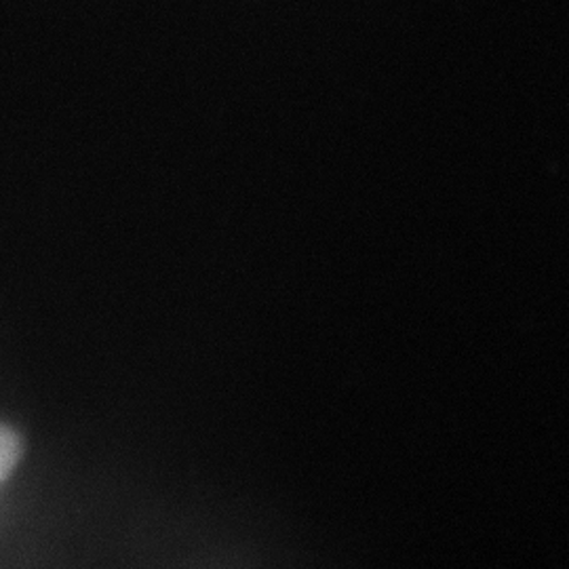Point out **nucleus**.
Returning <instances> with one entry per match:
<instances>
[{
    "label": "nucleus",
    "mask_w": 569,
    "mask_h": 569,
    "mask_svg": "<svg viewBox=\"0 0 569 569\" xmlns=\"http://www.w3.org/2000/svg\"><path fill=\"white\" fill-rule=\"evenodd\" d=\"M23 458V439L18 428L0 422V486L11 479Z\"/></svg>",
    "instance_id": "1"
}]
</instances>
